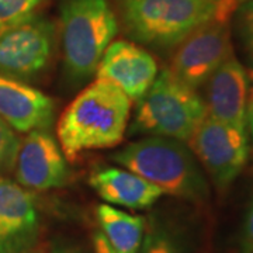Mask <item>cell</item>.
Instances as JSON below:
<instances>
[{
  "mask_svg": "<svg viewBox=\"0 0 253 253\" xmlns=\"http://www.w3.org/2000/svg\"><path fill=\"white\" fill-rule=\"evenodd\" d=\"M138 253H184L179 238L170 229L158 222L151 221L145 225L144 239Z\"/></svg>",
  "mask_w": 253,
  "mask_h": 253,
  "instance_id": "cell-16",
  "label": "cell"
},
{
  "mask_svg": "<svg viewBox=\"0 0 253 253\" xmlns=\"http://www.w3.org/2000/svg\"><path fill=\"white\" fill-rule=\"evenodd\" d=\"M90 187L110 206L145 210L165 196L162 190L124 168H99L90 173Z\"/></svg>",
  "mask_w": 253,
  "mask_h": 253,
  "instance_id": "cell-14",
  "label": "cell"
},
{
  "mask_svg": "<svg viewBox=\"0 0 253 253\" xmlns=\"http://www.w3.org/2000/svg\"><path fill=\"white\" fill-rule=\"evenodd\" d=\"M54 116L55 103L48 94L0 73V117L14 131L28 134L34 129H48Z\"/></svg>",
  "mask_w": 253,
  "mask_h": 253,
  "instance_id": "cell-12",
  "label": "cell"
},
{
  "mask_svg": "<svg viewBox=\"0 0 253 253\" xmlns=\"http://www.w3.org/2000/svg\"><path fill=\"white\" fill-rule=\"evenodd\" d=\"M235 21L248 68L253 73V0L239 3L235 10Z\"/></svg>",
  "mask_w": 253,
  "mask_h": 253,
  "instance_id": "cell-17",
  "label": "cell"
},
{
  "mask_svg": "<svg viewBox=\"0 0 253 253\" xmlns=\"http://www.w3.org/2000/svg\"><path fill=\"white\" fill-rule=\"evenodd\" d=\"M101 234L117 253H138L145 232V218L121 211L107 203L96 211Z\"/></svg>",
  "mask_w": 253,
  "mask_h": 253,
  "instance_id": "cell-15",
  "label": "cell"
},
{
  "mask_svg": "<svg viewBox=\"0 0 253 253\" xmlns=\"http://www.w3.org/2000/svg\"><path fill=\"white\" fill-rule=\"evenodd\" d=\"M51 253H82L79 252L78 249L75 248H71V246H66V245H55L52 248Z\"/></svg>",
  "mask_w": 253,
  "mask_h": 253,
  "instance_id": "cell-23",
  "label": "cell"
},
{
  "mask_svg": "<svg viewBox=\"0 0 253 253\" xmlns=\"http://www.w3.org/2000/svg\"><path fill=\"white\" fill-rule=\"evenodd\" d=\"M111 159L155 184L165 194L191 203H203L210 196L208 183L194 155L177 139L148 136L128 144L111 155Z\"/></svg>",
  "mask_w": 253,
  "mask_h": 253,
  "instance_id": "cell-3",
  "label": "cell"
},
{
  "mask_svg": "<svg viewBox=\"0 0 253 253\" xmlns=\"http://www.w3.org/2000/svg\"><path fill=\"white\" fill-rule=\"evenodd\" d=\"M132 100L106 81L94 79L71 101L58 121L63 155L75 161L87 151L118 145L126 136Z\"/></svg>",
  "mask_w": 253,
  "mask_h": 253,
  "instance_id": "cell-2",
  "label": "cell"
},
{
  "mask_svg": "<svg viewBox=\"0 0 253 253\" xmlns=\"http://www.w3.org/2000/svg\"><path fill=\"white\" fill-rule=\"evenodd\" d=\"M242 1H245V0H239V3H242Z\"/></svg>",
  "mask_w": 253,
  "mask_h": 253,
  "instance_id": "cell-24",
  "label": "cell"
},
{
  "mask_svg": "<svg viewBox=\"0 0 253 253\" xmlns=\"http://www.w3.org/2000/svg\"><path fill=\"white\" fill-rule=\"evenodd\" d=\"M20 144L21 141L17 131L0 117V173H7L14 169Z\"/></svg>",
  "mask_w": 253,
  "mask_h": 253,
  "instance_id": "cell-19",
  "label": "cell"
},
{
  "mask_svg": "<svg viewBox=\"0 0 253 253\" xmlns=\"http://www.w3.org/2000/svg\"><path fill=\"white\" fill-rule=\"evenodd\" d=\"M118 27L110 0H63L59 30L63 68L71 81L91 79Z\"/></svg>",
  "mask_w": 253,
  "mask_h": 253,
  "instance_id": "cell-4",
  "label": "cell"
},
{
  "mask_svg": "<svg viewBox=\"0 0 253 253\" xmlns=\"http://www.w3.org/2000/svg\"><path fill=\"white\" fill-rule=\"evenodd\" d=\"M239 0H117L118 24L134 42L174 49L212 21H229Z\"/></svg>",
  "mask_w": 253,
  "mask_h": 253,
  "instance_id": "cell-1",
  "label": "cell"
},
{
  "mask_svg": "<svg viewBox=\"0 0 253 253\" xmlns=\"http://www.w3.org/2000/svg\"><path fill=\"white\" fill-rule=\"evenodd\" d=\"M93 246H94V253H117L107 242V239L101 232L94 234L93 238Z\"/></svg>",
  "mask_w": 253,
  "mask_h": 253,
  "instance_id": "cell-21",
  "label": "cell"
},
{
  "mask_svg": "<svg viewBox=\"0 0 253 253\" xmlns=\"http://www.w3.org/2000/svg\"><path fill=\"white\" fill-rule=\"evenodd\" d=\"M204 84L207 117L246 129L249 75L235 54L228 56Z\"/></svg>",
  "mask_w": 253,
  "mask_h": 253,
  "instance_id": "cell-11",
  "label": "cell"
},
{
  "mask_svg": "<svg viewBox=\"0 0 253 253\" xmlns=\"http://www.w3.org/2000/svg\"><path fill=\"white\" fill-rule=\"evenodd\" d=\"M232 54L229 21H212L191 33L174 48L169 69L197 90Z\"/></svg>",
  "mask_w": 253,
  "mask_h": 253,
  "instance_id": "cell-8",
  "label": "cell"
},
{
  "mask_svg": "<svg viewBox=\"0 0 253 253\" xmlns=\"http://www.w3.org/2000/svg\"><path fill=\"white\" fill-rule=\"evenodd\" d=\"M45 0H0V30L36 14Z\"/></svg>",
  "mask_w": 253,
  "mask_h": 253,
  "instance_id": "cell-18",
  "label": "cell"
},
{
  "mask_svg": "<svg viewBox=\"0 0 253 253\" xmlns=\"http://www.w3.org/2000/svg\"><path fill=\"white\" fill-rule=\"evenodd\" d=\"M187 144L218 191L229 189L248 162L246 129L210 117L201 121Z\"/></svg>",
  "mask_w": 253,
  "mask_h": 253,
  "instance_id": "cell-6",
  "label": "cell"
},
{
  "mask_svg": "<svg viewBox=\"0 0 253 253\" xmlns=\"http://www.w3.org/2000/svg\"><path fill=\"white\" fill-rule=\"evenodd\" d=\"M55 26L31 16L0 30V73L18 81L34 79L46 69L54 54Z\"/></svg>",
  "mask_w": 253,
  "mask_h": 253,
  "instance_id": "cell-7",
  "label": "cell"
},
{
  "mask_svg": "<svg viewBox=\"0 0 253 253\" xmlns=\"http://www.w3.org/2000/svg\"><path fill=\"white\" fill-rule=\"evenodd\" d=\"M14 170L20 186L37 191L63 187L69 177L66 158L48 129L28 132L18 148Z\"/></svg>",
  "mask_w": 253,
  "mask_h": 253,
  "instance_id": "cell-9",
  "label": "cell"
},
{
  "mask_svg": "<svg viewBox=\"0 0 253 253\" xmlns=\"http://www.w3.org/2000/svg\"><path fill=\"white\" fill-rule=\"evenodd\" d=\"M242 253H253V203L245 221L242 235Z\"/></svg>",
  "mask_w": 253,
  "mask_h": 253,
  "instance_id": "cell-20",
  "label": "cell"
},
{
  "mask_svg": "<svg viewBox=\"0 0 253 253\" xmlns=\"http://www.w3.org/2000/svg\"><path fill=\"white\" fill-rule=\"evenodd\" d=\"M38 231V212L33 194L10 179L0 177V253L30 245Z\"/></svg>",
  "mask_w": 253,
  "mask_h": 253,
  "instance_id": "cell-13",
  "label": "cell"
},
{
  "mask_svg": "<svg viewBox=\"0 0 253 253\" xmlns=\"http://www.w3.org/2000/svg\"><path fill=\"white\" fill-rule=\"evenodd\" d=\"M136 103L131 134L189 142L197 126L207 117L203 97L196 89L176 78L169 68L158 73L151 87Z\"/></svg>",
  "mask_w": 253,
  "mask_h": 253,
  "instance_id": "cell-5",
  "label": "cell"
},
{
  "mask_svg": "<svg viewBox=\"0 0 253 253\" xmlns=\"http://www.w3.org/2000/svg\"><path fill=\"white\" fill-rule=\"evenodd\" d=\"M248 126L251 128L253 136V90L249 91V103H248Z\"/></svg>",
  "mask_w": 253,
  "mask_h": 253,
  "instance_id": "cell-22",
  "label": "cell"
},
{
  "mask_svg": "<svg viewBox=\"0 0 253 253\" xmlns=\"http://www.w3.org/2000/svg\"><path fill=\"white\" fill-rule=\"evenodd\" d=\"M158 65L152 55L131 41H113L100 59L96 79L106 81L139 101L158 76Z\"/></svg>",
  "mask_w": 253,
  "mask_h": 253,
  "instance_id": "cell-10",
  "label": "cell"
}]
</instances>
